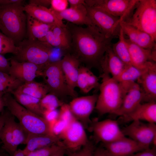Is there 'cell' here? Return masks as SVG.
Listing matches in <instances>:
<instances>
[{"mask_svg":"<svg viewBox=\"0 0 156 156\" xmlns=\"http://www.w3.org/2000/svg\"><path fill=\"white\" fill-rule=\"evenodd\" d=\"M146 70H141L132 65H126L121 73L115 79L119 82L126 94Z\"/></svg>","mask_w":156,"mask_h":156,"instance_id":"cell-27","label":"cell"},{"mask_svg":"<svg viewBox=\"0 0 156 156\" xmlns=\"http://www.w3.org/2000/svg\"><path fill=\"white\" fill-rule=\"evenodd\" d=\"M9 112L3 113L0 115V133L5 121ZM0 151H1L0 150Z\"/></svg>","mask_w":156,"mask_h":156,"instance_id":"cell-51","label":"cell"},{"mask_svg":"<svg viewBox=\"0 0 156 156\" xmlns=\"http://www.w3.org/2000/svg\"><path fill=\"white\" fill-rule=\"evenodd\" d=\"M80 62L70 52L66 53L61 60V66L66 83L75 97L77 94L75 91Z\"/></svg>","mask_w":156,"mask_h":156,"instance_id":"cell-17","label":"cell"},{"mask_svg":"<svg viewBox=\"0 0 156 156\" xmlns=\"http://www.w3.org/2000/svg\"><path fill=\"white\" fill-rule=\"evenodd\" d=\"M11 114L9 113L0 133V139L3 143L2 148L12 156L17 149L14 139L10 120Z\"/></svg>","mask_w":156,"mask_h":156,"instance_id":"cell-29","label":"cell"},{"mask_svg":"<svg viewBox=\"0 0 156 156\" xmlns=\"http://www.w3.org/2000/svg\"><path fill=\"white\" fill-rule=\"evenodd\" d=\"M142 99L141 89L136 82L125 95L121 106L115 115L122 117L129 114L141 103Z\"/></svg>","mask_w":156,"mask_h":156,"instance_id":"cell-22","label":"cell"},{"mask_svg":"<svg viewBox=\"0 0 156 156\" xmlns=\"http://www.w3.org/2000/svg\"><path fill=\"white\" fill-rule=\"evenodd\" d=\"M22 4L0 5V30L15 42L22 40L25 32L27 16Z\"/></svg>","mask_w":156,"mask_h":156,"instance_id":"cell-3","label":"cell"},{"mask_svg":"<svg viewBox=\"0 0 156 156\" xmlns=\"http://www.w3.org/2000/svg\"><path fill=\"white\" fill-rule=\"evenodd\" d=\"M40 106L42 109H57L64 103L55 95L48 93L40 100Z\"/></svg>","mask_w":156,"mask_h":156,"instance_id":"cell-35","label":"cell"},{"mask_svg":"<svg viewBox=\"0 0 156 156\" xmlns=\"http://www.w3.org/2000/svg\"><path fill=\"white\" fill-rule=\"evenodd\" d=\"M126 65L114 54L112 47L106 51L101 64V72L111 74L115 79L121 73Z\"/></svg>","mask_w":156,"mask_h":156,"instance_id":"cell-24","label":"cell"},{"mask_svg":"<svg viewBox=\"0 0 156 156\" xmlns=\"http://www.w3.org/2000/svg\"><path fill=\"white\" fill-rule=\"evenodd\" d=\"M156 41V0H138L131 15L124 21Z\"/></svg>","mask_w":156,"mask_h":156,"instance_id":"cell-5","label":"cell"},{"mask_svg":"<svg viewBox=\"0 0 156 156\" xmlns=\"http://www.w3.org/2000/svg\"><path fill=\"white\" fill-rule=\"evenodd\" d=\"M98 95L76 97L68 104L74 117L80 122L84 128L91 122L90 116L95 109Z\"/></svg>","mask_w":156,"mask_h":156,"instance_id":"cell-12","label":"cell"},{"mask_svg":"<svg viewBox=\"0 0 156 156\" xmlns=\"http://www.w3.org/2000/svg\"><path fill=\"white\" fill-rule=\"evenodd\" d=\"M40 41L46 42L52 47L59 48L67 52L70 51L71 40L56 36L50 29Z\"/></svg>","mask_w":156,"mask_h":156,"instance_id":"cell-33","label":"cell"},{"mask_svg":"<svg viewBox=\"0 0 156 156\" xmlns=\"http://www.w3.org/2000/svg\"><path fill=\"white\" fill-rule=\"evenodd\" d=\"M59 138L51 134L42 135L29 133L23 150L25 154L58 143Z\"/></svg>","mask_w":156,"mask_h":156,"instance_id":"cell-25","label":"cell"},{"mask_svg":"<svg viewBox=\"0 0 156 156\" xmlns=\"http://www.w3.org/2000/svg\"><path fill=\"white\" fill-rule=\"evenodd\" d=\"M99 77L86 66L79 68L77 82V87L84 93H87L93 89L99 88Z\"/></svg>","mask_w":156,"mask_h":156,"instance_id":"cell-26","label":"cell"},{"mask_svg":"<svg viewBox=\"0 0 156 156\" xmlns=\"http://www.w3.org/2000/svg\"><path fill=\"white\" fill-rule=\"evenodd\" d=\"M66 25L71 37L70 53L86 67L101 71V62L106 50L112 47L113 38H107L94 26Z\"/></svg>","mask_w":156,"mask_h":156,"instance_id":"cell-1","label":"cell"},{"mask_svg":"<svg viewBox=\"0 0 156 156\" xmlns=\"http://www.w3.org/2000/svg\"><path fill=\"white\" fill-rule=\"evenodd\" d=\"M66 152V149L64 146H63L51 156H64Z\"/></svg>","mask_w":156,"mask_h":156,"instance_id":"cell-52","label":"cell"},{"mask_svg":"<svg viewBox=\"0 0 156 156\" xmlns=\"http://www.w3.org/2000/svg\"><path fill=\"white\" fill-rule=\"evenodd\" d=\"M118 41L112 43V49L116 55L126 65H132L128 47L121 28Z\"/></svg>","mask_w":156,"mask_h":156,"instance_id":"cell-32","label":"cell"},{"mask_svg":"<svg viewBox=\"0 0 156 156\" xmlns=\"http://www.w3.org/2000/svg\"><path fill=\"white\" fill-rule=\"evenodd\" d=\"M23 0H0V5H8L14 4H22Z\"/></svg>","mask_w":156,"mask_h":156,"instance_id":"cell-48","label":"cell"},{"mask_svg":"<svg viewBox=\"0 0 156 156\" xmlns=\"http://www.w3.org/2000/svg\"><path fill=\"white\" fill-rule=\"evenodd\" d=\"M95 148L93 143L89 141L80 149L76 151H66L68 156H92Z\"/></svg>","mask_w":156,"mask_h":156,"instance_id":"cell-40","label":"cell"},{"mask_svg":"<svg viewBox=\"0 0 156 156\" xmlns=\"http://www.w3.org/2000/svg\"><path fill=\"white\" fill-rule=\"evenodd\" d=\"M17 46L11 38L0 31V54L16 53Z\"/></svg>","mask_w":156,"mask_h":156,"instance_id":"cell-36","label":"cell"},{"mask_svg":"<svg viewBox=\"0 0 156 156\" xmlns=\"http://www.w3.org/2000/svg\"><path fill=\"white\" fill-rule=\"evenodd\" d=\"M28 39L40 40L50 30L53 25L42 23L27 14V17Z\"/></svg>","mask_w":156,"mask_h":156,"instance_id":"cell-28","label":"cell"},{"mask_svg":"<svg viewBox=\"0 0 156 156\" xmlns=\"http://www.w3.org/2000/svg\"><path fill=\"white\" fill-rule=\"evenodd\" d=\"M103 144V147L110 156H129L146 149L125 136L112 142Z\"/></svg>","mask_w":156,"mask_h":156,"instance_id":"cell-16","label":"cell"},{"mask_svg":"<svg viewBox=\"0 0 156 156\" xmlns=\"http://www.w3.org/2000/svg\"><path fill=\"white\" fill-rule=\"evenodd\" d=\"M42 77L49 93L53 94L60 99L70 96L76 97L69 89L61 66V60L47 65L43 71Z\"/></svg>","mask_w":156,"mask_h":156,"instance_id":"cell-7","label":"cell"},{"mask_svg":"<svg viewBox=\"0 0 156 156\" xmlns=\"http://www.w3.org/2000/svg\"><path fill=\"white\" fill-rule=\"evenodd\" d=\"M59 111L57 109L44 110L42 117L49 125L55 121L59 118Z\"/></svg>","mask_w":156,"mask_h":156,"instance_id":"cell-42","label":"cell"},{"mask_svg":"<svg viewBox=\"0 0 156 156\" xmlns=\"http://www.w3.org/2000/svg\"><path fill=\"white\" fill-rule=\"evenodd\" d=\"M92 156H110L103 147L95 148Z\"/></svg>","mask_w":156,"mask_h":156,"instance_id":"cell-47","label":"cell"},{"mask_svg":"<svg viewBox=\"0 0 156 156\" xmlns=\"http://www.w3.org/2000/svg\"><path fill=\"white\" fill-rule=\"evenodd\" d=\"M84 127L79 121L75 118L59 136L66 151H78L89 142Z\"/></svg>","mask_w":156,"mask_h":156,"instance_id":"cell-11","label":"cell"},{"mask_svg":"<svg viewBox=\"0 0 156 156\" xmlns=\"http://www.w3.org/2000/svg\"><path fill=\"white\" fill-rule=\"evenodd\" d=\"M10 64L8 74L23 83L34 81L36 78L42 76L44 69L32 63L20 62L12 58Z\"/></svg>","mask_w":156,"mask_h":156,"instance_id":"cell-15","label":"cell"},{"mask_svg":"<svg viewBox=\"0 0 156 156\" xmlns=\"http://www.w3.org/2000/svg\"><path fill=\"white\" fill-rule=\"evenodd\" d=\"M51 0H30L29 3L47 8L51 5Z\"/></svg>","mask_w":156,"mask_h":156,"instance_id":"cell-46","label":"cell"},{"mask_svg":"<svg viewBox=\"0 0 156 156\" xmlns=\"http://www.w3.org/2000/svg\"><path fill=\"white\" fill-rule=\"evenodd\" d=\"M24 10L27 14L45 23L66 27L62 21L59 20L50 8L29 3L24 6Z\"/></svg>","mask_w":156,"mask_h":156,"instance_id":"cell-20","label":"cell"},{"mask_svg":"<svg viewBox=\"0 0 156 156\" xmlns=\"http://www.w3.org/2000/svg\"><path fill=\"white\" fill-rule=\"evenodd\" d=\"M68 125L65 122L58 118L53 123L49 125L50 133L59 138Z\"/></svg>","mask_w":156,"mask_h":156,"instance_id":"cell-39","label":"cell"},{"mask_svg":"<svg viewBox=\"0 0 156 156\" xmlns=\"http://www.w3.org/2000/svg\"><path fill=\"white\" fill-rule=\"evenodd\" d=\"M53 11L57 18L61 20L64 19L77 25L94 26L88 16L87 9L84 5L67 8L60 12Z\"/></svg>","mask_w":156,"mask_h":156,"instance_id":"cell-21","label":"cell"},{"mask_svg":"<svg viewBox=\"0 0 156 156\" xmlns=\"http://www.w3.org/2000/svg\"><path fill=\"white\" fill-rule=\"evenodd\" d=\"M95 109L99 114H115L122 104L125 93L119 82L109 74L102 73Z\"/></svg>","mask_w":156,"mask_h":156,"instance_id":"cell-2","label":"cell"},{"mask_svg":"<svg viewBox=\"0 0 156 156\" xmlns=\"http://www.w3.org/2000/svg\"><path fill=\"white\" fill-rule=\"evenodd\" d=\"M14 117L11 114L10 120L11 129L16 146L21 144H26L29 133L19 123L15 121Z\"/></svg>","mask_w":156,"mask_h":156,"instance_id":"cell-34","label":"cell"},{"mask_svg":"<svg viewBox=\"0 0 156 156\" xmlns=\"http://www.w3.org/2000/svg\"><path fill=\"white\" fill-rule=\"evenodd\" d=\"M63 146H64L60 141L58 143L37 149L25 154L26 156H51Z\"/></svg>","mask_w":156,"mask_h":156,"instance_id":"cell-37","label":"cell"},{"mask_svg":"<svg viewBox=\"0 0 156 156\" xmlns=\"http://www.w3.org/2000/svg\"><path fill=\"white\" fill-rule=\"evenodd\" d=\"M129 156H156V147L149 148L135 153Z\"/></svg>","mask_w":156,"mask_h":156,"instance_id":"cell-44","label":"cell"},{"mask_svg":"<svg viewBox=\"0 0 156 156\" xmlns=\"http://www.w3.org/2000/svg\"><path fill=\"white\" fill-rule=\"evenodd\" d=\"M10 63L3 55L0 54V71L8 73Z\"/></svg>","mask_w":156,"mask_h":156,"instance_id":"cell-45","label":"cell"},{"mask_svg":"<svg viewBox=\"0 0 156 156\" xmlns=\"http://www.w3.org/2000/svg\"><path fill=\"white\" fill-rule=\"evenodd\" d=\"M68 1L70 8H74L81 4L86 5L85 0H68Z\"/></svg>","mask_w":156,"mask_h":156,"instance_id":"cell-49","label":"cell"},{"mask_svg":"<svg viewBox=\"0 0 156 156\" xmlns=\"http://www.w3.org/2000/svg\"><path fill=\"white\" fill-rule=\"evenodd\" d=\"M142 95V102H155L156 100V66L148 69L138 79Z\"/></svg>","mask_w":156,"mask_h":156,"instance_id":"cell-18","label":"cell"},{"mask_svg":"<svg viewBox=\"0 0 156 156\" xmlns=\"http://www.w3.org/2000/svg\"><path fill=\"white\" fill-rule=\"evenodd\" d=\"M87 14L93 26L107 38L118 37L122 21L119 17L112 16L102 10L86 6Z\"/></svg>","mask_w":156,"mask_h":156,"instance_id":"cell-8","label":"cell"},{"mask_svg":"<svg viewBox=\"0 0 156 156\" xmlns=\"http://www.w3.org/2000/svg\"><path fill=\"white\" fill-rule=\"evenodd\" d=\"M59 114V119L69 124L75 118L69 108L68 104L64 103L60 107Z\"/></svg>","mask_w":156,"mask_h":156,"instance_id":"cell-41","label":"cell"},{"mask_svg":"<svg viewBox=\"0 0 156 156\" xmlns=\"http://www.w3.org/2000/svg\"><path fill=\"white\" fill-rule=\"evenodd\" d=\"M120 25L124 34L128 37V39L131 42L145 49H156V42L149 34L123 21L120 22Z\"/></svg>","mask_w":156,"mask_h":156,"instance_id":"cell-19","label":"cell"},{"mask_svg":"<svg viewBox=\"0 0 156 156\" xmlns=\"http://www.w3.org/2000/svg\"><path fill=\"white\" fill-rule=\"evenodd\" d=\"M52 48L47 42L38 40H25L19 42L13 58L20 62L32 63L44 69L49 64Z\"/></svg>","mask_w":156,"mask_h":156,"instance_id":"cell-6","label":"cell"},{"mask_svg":"<svg viewBox=\"0 0 156 156\" xmlns=\"http://www.w3.org/2000/svg\"><path fill=\"white\" fill-rule=\"evenodd\" d=\"M3 98L5 107H7L8 111L18 119L19 122L29 133L51 134L49 124L42 117L21 105L10 93L4 94Z\"/></svg>","mask_w":156,"mask_h":156,"instance_id":"cell-4","label":"cell"},{"mask_svg":"<svg viewBox=\"0 0 156 156\" xmlns=\"http://www.w3.org/2000/svg\"><path fill=\"white\" fill-rule=\"evenodd\" d=\"M130 55L131 65L144 71L156 66V50L141 47L125 38Z\"/></svg>","mask_w":156,"mask_h":156,"instance_id":"cell-14","label":"cell"},{"mask_svg":"<svg viewBox=\"0 0 156 156\" xmlns=\"http://www.w3.org/2000/svg\"><path fill=\"white\" fill-rule=\"evenodd\" d=\"M12 156H26L23 150L17 149L14 152Z\"/></svg>","mask_w":156,"mask_h":156,"instance_id":"cell-53","label":"cell"},{"mask_svg":"<svg viewBox=\"0 0 156 156\" xmlns=\"http://www.w3.org/2000/svg\"><path fill=\"white\" fill-rule=\"evenodd\" d=\"M15 90L40 99L49 93L48 89L44 83L34 80L24 83Z\"/></svg>","mask_w":156,"mask_h":156,"instance_id":"cell-31","label":"cell"},{"mask_svg":"<svg viewBox=\"0 0 156 156\" xmlns=\"http://www.w3.org/2000/svg\"><path fill=\"white\" fill-rule=\"evenodd\" d=\"M125 136L132 139L145 149L151 144L156 146V125L155 123H144L136 120L121 129Z\"/></svg>","mask_w":156,"mask_h":156,"instance_id":"cell-9","label":"cell"},{"mask_svg":"<svg viewBox=\"0 0 156 156\" xmlns=\"http://www.w3.org/2000/svg\"><path fill=\"white\" fill-rule=\"evenodd\" d=\"M16 101L28 110L42 117L43 110L40 106V100L14 90L10 93Z\"/></svg>","mask_w":156,"mask_h":156,"instance_id":"cell-30","label":"cell"},{"mask_svg":"<svg viewBox=\"0 0 156 156\" xmlns=\"http://www.w3.org/2000/svg\"><path fill=\"white\" fill-rule=\"evenodd\" d=\"M125 121H144L148 123L156 122V102L141 103L133 111L122 116Z\"/></svg>","mask_w":156,"mask_h":156,"instance_id":"cell-23","label":"cell"},{"mask_svg":"<svg viewBox=\"0 0 156 156\" xmlns=\"http://www.w3.org/2000/svg\"><path fill=\"white\" fill-rule=\"evenodd\" d=\"M91 128L95 139L103 144L112 142L125 136L118 121L111 119L94 122Z\"/></svg>","mask_w":156,"mask_h":156,"instance_id":"cell-13","label":"cell"},{"mask_svg":"<svg viewBox=\"0 0 156 156\" xmlns=\"http://www.w3.org/2000/svg\"><path fill=\"white\" fill-rule=\"evenodd\" d=\"M68 4L67 0H51L50 8L55 12H60L67 8Z\"/></svg>","mask_w":156,"mask_h":156,"instance_id":"cell-43","label":"cell"},{"mask_svg":"<svg viewBox=\"0 0 156 156\" xmlns=\"http://www.w3.org/2000/svg\"><path fill=\"white\" fill-rule=\"evenodd\" d=\"M138 0H87L86 6L100 9L122 21L128 19L133 12Z\"/></svg>","mask_w":156,"mask_h":156,"instance_id":"cell-10","label":"cell"},{"mask_svg":"<svg viewBox=\"0 0 156 156\" xmlns=\"http://www.w3.org/2000/svg\"><path fill=\"white\" fill-rule=\"evenodd\" d=\"M0 82L8 86L10 89L11 92L23 83L8 73L1 71H0Z\"/></svg>","mask_w":156,"mask_h":156,"instance_id":"cell-38","label":"cell"},{"mask_svg":"<svg viewBox=\"0 0 156 156\" xmlns=\"http://www.w3.org/2000/svg\"><path fill=\"white\" fill-rule=\"evenodd\" d=\"M0 156H9L8 154L3 152L1 151H0Z\"/></svg>","mask_w":156,"mask_h":156,"instance_id":"cell-55","label":"cell"},{"mask_svg":"<svg viewBox=\"0 0 156 156\" xmlns=\"http://www.w3.org/2000/svg\"><path fill=\"white\" fill-rule=\"evenodd\" d=\"M11 90L7 85L0 82V95L3 96L7 93H10Z\"/></svg>","mask_w":156,"mask_h":156,"instance_id":"cell-50","label":"cell"},{"mask_svg":"<svg viewBox=\"0 0 156 156\" xmlns=\"http://www.w3.org/2000/svg\"><path fill=\"white\" fill-rule=\"evenodd\" d=\"M5 107L3 96L0 95V112H2Z\"/></svg>","mask_w":156,"mask_h":156,"instance_id":"cell-54","label":"cell"}]
</instances>
